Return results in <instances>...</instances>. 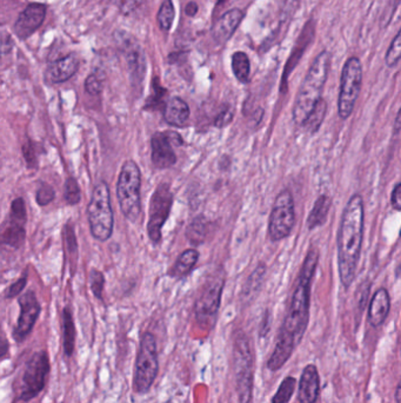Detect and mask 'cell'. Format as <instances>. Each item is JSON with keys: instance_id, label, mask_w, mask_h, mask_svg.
Returning <instances> with one entry per match:
<instances>
[{"instance_id": "obj_43", "label": "cell", "mask_w": 401, "mask_h": 403, "mask_svg": "<svg viewBox=\"0 0 401 403\" xmlns=\"http://www.w3.org/2000/svg\"><path fill=\"white\" fill-rule=\"evenodd\" d=\"M401 397V385L397 383V388H395V403H400Z\"/></svg>"}, {"instance_id": "obj_19", "label": "cell", "mask_w": 401, "mask_h": 403, "mask_svg": "<svg viewBox=\"0 0 401 403\" xmlns=\"http://www.w3.org/2000/svg\"><path fill=\"white\" fill-rule=\"evenodd\" d=\"M390 298L385 288H380L373 295L369 309V322L371 326H380L390 314Z\"/></svg>"}, {"instance_id": "obj_27", "label": "cell", "mask_w": 401, "mask_h": 403, "mask_svg": "<svg viewBox=\"0 0 401 403\" xmlns=\"http://www.w3.org/2000/svg\"><path fill=\"white\" fill-rule=\"evenodd\" d=\"M232 70L238 81L241 83H247L250 78V59L244 52H236L232 55Z\"/></svg>"}, {"instance_id": "obj_35", "label": "cell", "mask_w": 401, "mask_h": 403, "mask_svg": "<svg viewBox=\"0 0 401 403\" xmlns=\"http://www.w3.org/2000/svg\"><path fill=\"white\" fill-rule=\"evenodd\" d=\"M104 276H102V272H97V270H93L91 272V286L93 293H95V296L98 298H102V286H104Z\"/></svg>"}, {"instance_id": "obj_34", "label": "cell", "mask_w": 401, "mask_h": 403, "mask_svg": "<svg viewBox=\"0 0 401 403\" xmlns=\"http://www.w3.org/2000/svg\"><path fill=\"white\" fill-rule=\"evenodd\" d=\"M55 198V191L48 184H41V187L36 194V202L41 206H46L48 203Z\"/></svg>"}, {"instance_id": "obj_4", "label": "cell", "mask_w": 401, "mask_h": 403, "mask_svg": "<svg viewBox=\"0 0 401 403\" xmlns=\"http://www.w3.org/2000/svg\"><path fill=\"white\" fill-rule=\"evenodd\" d=\"M140 187L142 173L138 165L133 161H126L121 168L118 180L117 196L121 211L131 222L137 220L142 211Z\"/></svg>"}, {"instance_id": "obj_3", "label": "cell", "mask_w": 401, "mask_h": 403, "mask_svg": "<svg viewBox=\"0 0 401 403\" xmlns=\"http://www.w3.org/2000/svg\"><path fill=\"white\" fill-rule=\"evenodd\" d=\"M331 64V57L328 52H321L313 64L311 65L303 84L297 95L296 103L293 107V121L297 125L303 126L307 117L310 116L315 105L319 103L327 81L328 70Z\"/></svg>"}, {"instance_id": "obj_18", "label": "cell", "mask_w": 401, "mask_h": 403, "mask_svg": "<svg viewBox=\"0 0 401 403\" xmlns=\"http://www.w3.org/2000/svg\"><path fill=\"white\" fill-rule=\"evenodd\" d=\"M243 17H244V13L239 8H233L222 15L215 22L213 29H212V34L215 41L218 43H225L229 41L238 29V26L243 20Z\"/></svg>"}, {"instance_id": "obj_16", "label": "cell", "mask_w": 401, "mask_h": 403, "mask_svg": "<svg viewBox=\"0 0 401 403\" xmlns=\"http://www.w3.org/2000/svg\"><path fill=\"white\" fill-rule=\"evenodd\" d=\"M121 46L124 50L126 59H128V70L131 74L132 81L135 84H139L145 74V57L144 52L138 44H135V41L131 38L121 37Z\"/></svg>"}, {"instance_id": "obj_17", "label": "cell", "mask_w": 401, "mask_h": 403, "mask_svg": "<svg viewBox=\"0 0 401 403\" xmlns=\"http://www.w3.org/2000/svg\"><path fill=\"white\" fill-rule=\"evenodd\" d=\"M320 390V378L317 366L308 364L300 376L298 399L300 403H315Z\"/></svg>"}, {"instance_id": "obj_15", "label": "cell", "mask_w": 401, "mask_h": 403, "mask_svg": "<svg viewBox=\"0 0 401 403\" xmlns=\"http://www.w3.org/2000/svg\"><path fill=\"white\" fill-rule=\"evenodd\" d=\"M46 15V6L31 4L19 15L15 25V32L19 38L26 39L41 27Z\"/></svg>"}, {"instance_id": "obj_25", "label": "cell", "mask_w": 401, "mask_h": 403, "mask_svg": "<svg viewBox=\"0 0 401 403\" xmlns=\"http://www.w3.org/2000/svg\"><path fill=\"white\" fill-rule=\"evenodd\" d=\"M198 258H199V253L197 250L189 249L184 251L175 262L173 270H172V276H175L177 279H182L189 275L193 270L194 265L197 264Z\"/></svg>"}, {"instance_id": "obj_36", "label": "cell", "mask_w": 401, "mask_h": 403, "mask_svg": "<svg viewBox=\"0 0 401 403\" xmlns=\"http://www.w3.org/2000/svg\"><path fill=\"white\" fill-rule=\"evenodd\" d=\"M85 88L90 95H98L102 90V81L95 74H91L85 81Z\"/></svg>"}, {"instance_id": "obj_38", "label": "cell", "mask_w": 401, "mask_h": 403, "mask_svg": "<svg viewBox=\"0 0 401 403\" xmlns=\"http://www.w3.org/2000/svg\"><path fill=\"white\" fill-rule=\"evenodd\" d=\"M233 119V112L231 111L230 107H226L222 111V114H219L217 119H215V125L218 128H223L225 125L230 124L231 121Z\"/></svg>"}, {"instance_id": "obj_21", "label": "cell", "mask_w": 401, "mask_h": 403, "mask_svg": "<svg viewBox=\"0 0 401 403\" xmlns=\"http://www.w3.org/2000/svg\"><path fill=\"white\" fill-rule=\"evenodd\" d=\"M164 118L168 124L184 128L190 119V107L185 100L179 97H173L165 105Z\"/></svg>"}, {"instance_id": "obj_26", "label": "cell", "mask_w": 401, "mask_h": 403, "mask_svg": "<svg viewBox=\"0 0 401 403\" xmlns=\"http://www.w3.org/2000/svg\"><path fill=\"white\" fill-rule=\"evenodd\" d=\"M314 36V29L313 26H310V24H307L304 29L301 36H300L299 41L297 44L296 48H294V51L292 53L291 58L287 62V66H286V70H285V76L286 74H290L292 69L296 66L297 62L299 60L300 57L303 55L304 50L306 48L307 45L310 43L312 39H313Z\"/></svg>"}, {"instance_id": "obj_6", "label": "cell", "mask_w": 401, "mask_h": 403, "mask_svg": "<svg viewBox=\"0 0 401 403\" xmlns=\"http://www.w3.org/2000/svg\"><path fill=\"white\" fill-rule=\"evenodd\" d=\"M88 222L95 239L107 241L114 230V213L111 208L107 184L99 183L93 190L91 202L88 206Z\"/></svg>"}, {"instance_id": "obj_11", "label": "cell", "mask_w": 401, "mask_h": 403, "mask_svg": "<svg viewBox=\"0 0 401 403\" xmlns=\"http://www.w3.org/2000/svg\"><path fill=\"white\" fill-rule=\"evenodd\" d=\"M223 289V277H213L205 284L194 305L196 317L203 326H212V323L215 322L222 302Z\"/></svg>"}, {"instance_id": "obj_13", "label": "cell", "mask_w": 401, "mask_h": 403, "mask_svg": "<svg viewBox=\"0 0 401 403\" xmlns=\"http://www.w3.org/2000/svg\"><path fill=\"white\" fill-rule=\"evenodd\" d=\"M182 140L177 132L164 131L154 133L151 140L152 147V161L158 169H168L175 164V156L173 145H182Z\"/></svg>"}, {"instance_id": "obj_12", "label": "cell", "mask_w": 401, "mask_h": 403, "mask_svg": "<svg viewBox=\"0 0 401 403\" xmlns=\"http://www.w3.org/2000/svg\"><path fill=\"white\" fill-rule=\"evenodd\" d=\"M50 371L48 357L45 352H36L29 359L22 375L20 397L31 399L44 388L46 378Z\"/></svg>"}, {"instance_id": "obj_32", "label": "cell", "mask_w": 401, "mask_h": 403, "mask_svg": "<svg viewBox=\"0 0 401 403\" xmlns=\"http://www.w3.org/2000/svg\"><path fill=\"white\" fill-rule=\"evenodd\" d=\"M401 53V33L397 32L390 44L386 55V64L390 67H394L400 60Z\"/></svg>"}, {"instance_id": "obj_1", "label": "cell", "mask_w": 401, "mask_h": 403, "mask_svg": "<svg viewBox=\"0 0 401 403\" xmlns=\"http://www.w3.org/2000/svg\"><path fill=\"white\" fill-rule=\"evenodd\" d=\"M364 218L362 197L359 194H353L344 209L338 232V267L340 281L346 290L353 283L360 258Z\"/></svg>"}, {"instance_id": "obj_5", "label": "cell", "mask_w": 401, "mask_h": 403, "mask_svg": "<svg viewBox=\"0 0 401 403\" xmlns=\"http://www.w3.org/2000/svg\"><path fill=\"white\" fill-rule=\"evenodd\" d=\"M233 371L237 383L239 402L251 403L253 394V375H254V356L251 343L244 333L238 335L234 340Z\"/></svg>"}, {"instance_id": "obj_24", "label": "cell", "mask_w": 401, "mask_h": 403, "mask_svg": "<svg viewBox=\"0 0 401 403\" xmlns=\"http://www.w3.org/2000/svg\"><path fill=\"white\" fill-rule=\"evenodd\" d=\"M331 204H332V201L326 194H322L318 198L314 203L313 209L310 213V216L307 218V227L310 230L324 225L325 222L327 220L328 211H329Z\"/></svg>"}, {"instance_id": "obj_39", "label": "cell", "mask_w": 401, "mask_h": 403, "mask_svg": "<svg viewBox=\"0 0 401 403\" xmlns=\"http://www.w3.org/2000/svg\"><path fill=\"white\" fill-rule=\"evenodd\" d=\"M390 204L393 206L394 210L400 211L401 210V183L395 184L392 196H390Z\"/></svg>"}, {"instance_id": "obj_30", "label": "cell", "mask_w": 401, "mask_h": 403, "mask_svg": "<svg viewBox=\"0 0 401 403\" xmlns=\"http://www.w3.org/2000/svg\"><path fill=\"white\" fill-rule=\"evenodd\" d=\"M74 338H76V330L73 324L71 312L65 309L64 312V345H65V354L71 355L74 348Z\"/></svg>"}, {"instance_id": "obj_37", "label": "cell", "mask_w": 401, "mask_h": 403, "mask_svg": "<svg viewBox=\"0 0 401 403\" xmlns=\"http://www.w3.org/2000/svg\"><path fill=\"white\" fill-rule=\"evenodd\" d=\"M142 0H117V4L125 15H130L142 5Z\"/></svg>"}, {"instance_id": "obj_9", "label": "cell", "mask_w": 401, "mask_h": 403, "mask_svg": "<svg viewBox=\"0 0 401 403\" xmlns=\"http://www.w3.org/2000/svg\"><path fill=\"white\" fill-rule=\"evenodd\" d=\"M296 223V209L294 199L288 190L281 191L274 201L270 222H269V236L273 242L286 239L291 234Z\"/></svg>"}, {"instance_id": "obj_28", "label": "cell", "mask_w": 401, "mask_h": 403, "mask_svg": "<svg viewBox=\"0 0 401 403\" xmlns=\"http://www.w3.org/2000/svg\"><path fill=\"white\" fill-rule=\"evenodd\" d=\"M326 111H327V104H326L324 99L321 98L320 100H319V103L315 105V107H314L312 112H311L310 116L307 117L306 121L304 123V128L312 132V133L317 132L319 128H320L321 123L324 121Z\"/></svg>"}, {"instance_id": "obj_40", "label": "cell", "mask_w": 401, "mask_h": 403, "mask_svg": "<svg viewBox=\"0 0 401 403\" xmlns=\"http://www.w3.org/2000/svg\"><path fill=\"white\" fill-rule=\"evenodd\" d=\"M26 284V279H19L15 284H12L10 288H8V293H6V296L8 297H15L18 296L20 291L24 289V286Z\"/></svg>"}, {"instance_id": "obj_8", "label": "cell", "mask_w": 401, "mask_h": 403, "mask_svg": "<svg viewBox=\"0 0 401 403\" xmlns=\"http://www.w3.org/2000/svg\"><path fill=\"white\" fill-rule=\"evenodd\" d=\"M362 83V66L359 59L351 57L344 65L340 85L338 110L341 119H347L353 112Z\"/></svg>"}, {"instance_id": "obj_7", "label": "cell", "mask_w": 401, "mask_h": 403, "mask_svg": "<svg viewBox=\"0 0 401 403\" xmlns=\"http://www.w3.org/2000/svg\"><path fill=\"white\" fill-rule=\"evenodd\" d=\"M158 352L157 342L154 335L146 333L142 336L135 363V388L140 394L149 392L157 378Z\"/></svg>"}, {"instance_id": "obj_29", "label": "cell", "mask_w": 401, "mask_h": 403, "mask_svg": "<svg viewBox=\"0 0 401 403\" xmlns=\"http://www.w3.org/2000/svg\"><path fill=\"white\" fill-rule=\"evenodd\" d=\"M297 380L292 376L284 378V381L281 382L279 385L276 395L272 399V403H288L290 399H292V395L294 394L296 390Z\"/></svg>"}, {"instance_id": "obj_22", "label": "cell", "mask_w": 401, "mask_h": 403, "mask_svg": "<svg viewBox=\"0 0 401 403\" xmlns=\"http://www.w3.org/2000/svg\"><path fill=\"white\" fill-rule=\"evenodd\" d=\"M296 345L297 343L293 340L288 338L283 333H279L276 348L267 361V368L272 371H279L291 357L292 352L296 348Z\"/></svg>"}, {"instance_id": "obj_41", "label": "cell", "mask_w": 401, "mask_h": 403, "mask_svg": "<svg viewBox=\"0 0 401 403\" xmlns=\"http://www.w3.org/2000/svg\"><path fill=\"white\" fill-rule=\"evenodd\" d=\"M8 342L3 330L0 329V359L8 354Z\"/></svg>"}, {"instance_id": "obj_14", "label": "cell", "mask_w": 401, "mask_h": 403, "mask_svg": "<svg viewBox=\"0 0 401 403\" xmlns=\"http://www.w3.org/2000/svg\"><path fill=\"white\" fill-rule=\"evenodd\" d=\"M19 305L22 310H20V316H19L18 323H17L13 335L17 341H22L32 330L41 312V305L38 303L36 297L32 291L22 295L19 298Z\"/></svg>"}, {"instance_id": "obj_2", "label": "cell", "mask_w": 401, "mask_h": 403, "mask_svg": "<svg viewBox=\"0 0 401 403\" xmlns=\"http://www.w3.org/2000/svg\"><path fill=\"white\" fill-rule=\"evenodd\" d=\"M319 262V251L315 248L307 253L300 270L299 281L292 296L291 305L279 333L296 342L301 341L310 317L311 284Z\"/></svg>"}, {"instance_id": "obj_33", "label": "cell", "mask_w": 401, "mask_h": 403, "mask_svg": "<svg viewBox=\"0 0 401 403\" xmlns=\"http://www.w3.org/2000/svg\"><path fill=\"white\" fill-rule=\"evenodd\" d=\"M65 199L69 204H77L81 201V189L78 185L77 180L74 178H69L65 183Z\"/></svg>"}, {"instance_id": "obj_42", "label": "cell", "mask_w": 401, "mask_h": 403, "mask_svg": "<svg viewBox=\"0 0 401 403\" xmlns=\"http://www.w3.org/2000/svg\"><path fill=\"white\" fill-rule=\"evenodd\" d=\"M185 12H186L187 15L190 17H193V15H197L198 12V5L194 3V1H191L187 4L186 8H185Z\"/></svg>"}, {"instance_id": "obj_10", "label": "cell", "mask_w": 401, "mask_h": 403, "mask_svg": "<svg viewBox=\"0 0 401 403\" xmlns=\"http://www.w3.org/2000/svg\"><path fill=\"white\" fill-rule=\"evenodd\" d=\"M172 204H173V194L170 185L166 183L159 184L151 198L150 217L147 224V232L154 244L161 242V229L168 218Z\"/></svg>"}, {"instance_id": "obj_31", "label": "cell", "mask_w": 401, "mask_h": 403, "mask_svg": "<svg viewBox=\"0 0 401 403\" xmlns=\"http://www.w3.org/2000/svg\"><path fill=\"white\" fill-rule=\"evenodd\" d=\"M158 22L163 31H170L175 19V6L172 0H165L158 12Z\"/></svg>"}, {"instance_id": "obj_20", "label": "cell", "mask_w": 401, "mask_h": 403, "mask_svg": "<svg viewBox=\"0 0 401 403\" xmlns=\"http://www.w3.org/2000/svg\"><path fill=\"white\" fill-rule=\"evenodd\" d=\"M77 69V57L73 55H67L52 62L46 72V78L50 83H62L72 77Z\"/></svg>"}, {"instance_id": "obj_23", "label": "cell", "mask_w": 401, "mask_h": 403, "mask_svg": "<svg viewBox=\"0 0 401 403\" xmlns=\"http://www.w3.org/2000/svg\"><path fill=\"white\" fill-rule=\"evenodd\" d=\"M24 223L25 220H18L11 216V222L0 230V243L18 248L25 237Z\"/></svg>"}]
</instances>
